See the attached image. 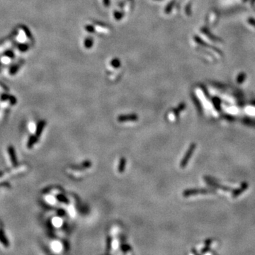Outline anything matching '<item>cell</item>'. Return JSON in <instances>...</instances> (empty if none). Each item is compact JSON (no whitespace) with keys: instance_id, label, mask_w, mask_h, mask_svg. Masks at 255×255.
Listing matches in <instances>:
<instances>
[{"instance_id":"cell-1","label":"cell","mask_w":255,"mask_h":255,"mask_svg":"<svg viewBox=\"0 0 255 255\" xmlns=\"http://www.w3.org/2000/svg\"><path fill=\"white\" fill-rule=\"evenodd\" d=\"M138 120V116L136 114H128V115H121L118 116L117 121L118 122H128V121H136Z\"/></svg>"},{"instance_id":"cell-2","label":"cell","mask_w":255,"mask_h":255,"mask_svg":"<svg viewBox=\"0 0 255 255\" xmlns=\"http://www.w3.org/2000/svg\"><path fill=\"white\" fill-rule=\"evenodd\" d=\"M194 148H195V145H192L191 147H190L189 150H188L187 153H186V155H185V156L184 157V159H182V161L181 162V164H180L181 167L183 168V167H184L186 165V164H187V162H188V159H189L190 157H191V154H192L193 151H194Z\"/></svg>"},{"instance_id":"cell-3","label":"cell","mask_w":255,"mask_h":255,"mask_svg":"<svg viewBox=\"0 0 255 255\" xmlns=\"http://www.w3.org/2000/svg\"><path fill=\"white\" fill-rule=\"evenodd\" d=\"M8 155H9V161L14 164V166H16L17 164V159H16V156L15 154V151H14L13 147H10L8 150Z\"/></svg>"},{"instance_id":"cell-4","label":"cell","mask_w":255,"mask_h":255,"mask_svg":"<svg viewBox=\"0 0 255 255\" xmlns=\"http://www.w3.org/2000/svg\"><path fill=\"white\" fill-rule=\"evenodd\" d=\"M45 125H46V121H39L38 123L37 126H36V135L38 136V137H41V134H42L43 131V128H45Z\"/></svg>"},{"instance_id":"cell-5","label":"cell","mask_w":255,"mask_h":255,"mask_svg":"<svg viewBox=\"0 0 255 255\" xmlns=\"http://www.w3.org/2000/svg\"><path fill=\"white\" fill-rule=\"evenodd\" d=\"M90 167H91V162L90 161L87 160L81 163L80 164H78V165L72 166V168L75 169V170H81V169H87V168H89Z\"/></svg>"},{"instance_id":"cell-6","label":"cell","mask_w":255,"mask_h":255,"mask_svg":"<svg viewBox=\"0 0 255 255\" xmlns=\"http://www.w3.org/2000/svg\"><path fill=\"white\" fill-rule=\"evenodd\" d=\"M38 138L39 137H38V136H36V135H32L29 137L28 142H27V148L28 149L32 148L35 144L38 142Z\"/></svg>"},{"instance_id":"cell-7","label":"cell","mask_w":255,"mask_h":255,"mask_svg":"<svg viewBox=\"0 0 255 255\" xmlns=\"http://www.w3.org/2000/svg\"><path fill=\"white\" fill-rule=\"evenodd\" d=\"M126 162H127V161H126V159L125 157H122L120 159L118 167V172L119 173H123L125 172V169H126Z\"/></svg>"},{"instance_id":"cell-8","label":"cell","mask_w":255,"mask_h":255,"mask_svg":"<svg viewBox=\"0 0 255 255\" xmlns=\"http://www.w3.org/2000/svg\"><path fill=\"white\" fill-rule=\"evenodd\" d=\"M106 253L109 254L111 250V244H112V238L111 236H107V242H106Z\"/></svg>"},{"instance_id":"cell-9","label":"cell","mask_w":255,"mask_h":255,"mask_svg":"<svg viewBox=\"0 0 255 255\" xmlns=\"http://www.w3.org/2000/svg\"><path fill=\"white\" fill-rule=\"evenodd\" d=\"M56 198H57V199L59 201H60L62 203H69V202L67 198L63 194L57 195Z\"/></svg>"},{"instance_id":"cell-10","label":"cell","mask_w":255,"mask_h":255,"mask_svg":"<svg viewBox=\"0 0 255 255\" xmlns=\"http://www.w3.org/2000/svg\"><path fill=\"white\" fill-rule=\"evenodd\" d=\"M95 29L97 31L100 33H104V34H107V33L109 32V30L108 28H105L104 26H99V25H96L95 26Z\"/></svg>"},{"instance_id":"cell-11","label":"cell","mask_w":255,"mask_h":255,"mask_svg":"<svg viewBox=\"0 0 255 255\" xmlns=\"http://www.w3.org/2000/svg\"><path fill=\"white\" fill-rule=\"evenodd\" d=\"M121 249L123 252H127L131 250L132 248H131V247L130 245H126V244H123V245H122L121 246Z\"/></svg>"},{"instance_id":"cell-12","label":"cell","mask_w":255,"mask_h":255,"mask_svg":"<svg viewBox=\"0 0 255 255\" xmlns=\"http://www.w3.org/2000/svg\"><path fill=\"white\" fill-rule=\"evenodd\" d=\"M92 43H93V41H92V39H90V38H88V39H87L86 41H85V46H86L87 47H91V46H92Z\"/></svg>"},{"instance_id":"cell-13","label":"cell","mask_w":255,"mask_h":255,"mask_svg":"<svg viewBox=\"0 0 255 255\" xmlns=\"http://www.w3.org/2000/svg\"><path fill=\"white\" fill-rule=\"evenodd\" d=\"M120 61H118V60H114L113 62H112V65H113V67H118L120 66Z\"/></svg>"},{"instance_id":"cell-14","label":"cell","mask_w":255,"mask_h":255,"mask_svg":"<svg viewBox=\"0 0 255 255\" xmlns=\"http://www.w3.org/2000/svg\"><path fill=\"white\" fill-rule=\"evenodd\" d=\"M104 4L106 7H107V5H109V0H104Z\"/></svg>"}]
</instances>
